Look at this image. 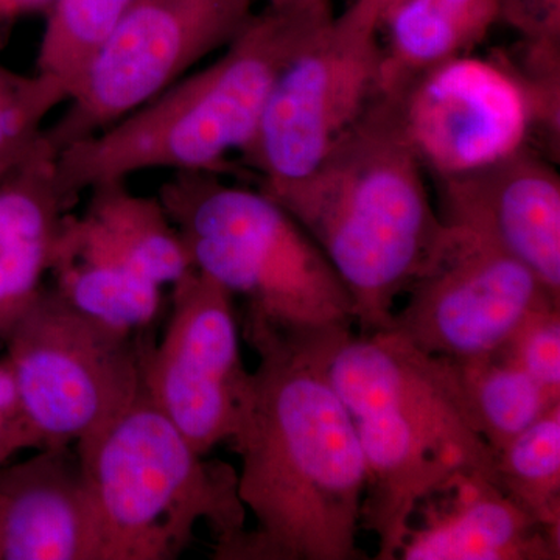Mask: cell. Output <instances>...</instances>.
Listing matches in <instances>:
<instances>
[{"mask_svg":"<svg viewBox=\"0 0 560 560\" xmlns=\"http://www.w3.org/2000/svg\"><path fill=\"white\" fill-rule=\"evenodd\" d=\"M243 335L259 364L230 442L254 528L213 558L366 559L359 547L366 466L348 410L279 331L245 320Z\"/></svg>","mask_w":560,"mask_h":560,"instance_id":"6da1fadb","label":"cell"},{"mask_svg":"<svg viewBox=\"0 0 560 560\" xmlns=\"http://www.w3.org/2000/svg\"><path fill=\"white\" fill-rule=\"evenodd\" d=\"M279 331V330H276ZM348 410L366 466L361 526L394 560L420 501L460 474L495 481V453L471 422L451 360L388 330L279 331Z\"/></svg>","mask_w":560,"mask_h":560,"instance_id":"7a4b0ae2","label":"cell"},{"mask_svg":"<svg viewBox=\"0 0 560 560\" xmlns=\"http://www.w3.org/2000/svg\"><path fill=\"white\" fill-rule=\"evenodd\" d=\"M423 171L397 102L375 94L315 171L260 189L323 250L352 298L360 331L388 329L397 300L447 237Z\"/></svg>","mask_w":560,"mask_h":560,"instance_id":"3957f363","label":"cell"},{"mask_svg":"<svg viewBox=\"0 0 560 560\" xmlns=\"http://www.w3.org/2000/svg\"><path fill=\"white\" fill-rule=\"evenodd\" d=\"M330 0L267 7L212 65L183 77L105 130L57 154L70 200L135 173H228V156L256 136L280 73L334 21Z\"/></svg>","mask_w":560,"mask_h":560,"instance_id":"277c9868","label":"cell"},{"mask_svg":"<svg viewBox=\"0 0 560 560\" xmlns=\"http://www.w3.org/2000/svg\"><path fill=\"white\" fill-rule=\"evenodd\" d=\"M73 448L97 518L98 560L178 559L198 523L212 529L217 555L246 529L237 470L195 451L143 386Z\"/></svg>","mask_w":560,"mask_h":560,"instance_id":"5b68a950","label":"cell"},{"mask_svg":"<svg viewBox=\"0 0 560 560\" xmlns=\"http://www.w3.org/2000/svg\"><path fill=\"white\" fill-rule=\"evenodd\" d=\"M191 264L279 331L355 326L352 298L311 235L265 191L173 173L158 194Z\"/></svg>","mask_w":560,"mask_h":560,"instance_id":"8992f818","label":"cell"},{"mask_svg":"<svg viewBox=\"0 0 560 560\" xmlns=\"http://www.w3.org/2000/svg\"><path fill=\"white\" fill-rule=\"evenodd\" d=\"M150 338L110 329L44 285L2 342L36 448L73 447L127 408Z\"/></svg>","mask_w":560,"mask_h":560,"instance_id":"52a82bcc","label":"cell"},{"mask_svg":"<svg viewBox=\"0 0 560 560\" xmlns=\"http://www.w3.org/2000/svg\"><path fill=\"white\" fill-rule=\"evenodd\" d=\"M254 0H136L44 130L55 153L156 97L248 25Z\"/></svg>","mask_w":560,"mask_h":560,"instance_id":"ba28073f","label":"cell"},{"mask_svg":"<svg viewBox=\"0 0 560 560\" xmlns=\"http://www.w3.org/2000/svg\"><path fill=\"white\" fill-rule=\"evenodd\" d=\"M377 33L335 16L280 73L243 158L260 189L302 179L377 94Z\"/></svg>","mask_w":560,"mask_h":560,"instance_id":"9c48e42d","label":"cell"},{"mask_svg":"<svg viewBox=\"0 0 560 560\" xmlns=\"http://www.w3.org/2000/svg\"><path fill=\"white\" fill-rule=\"evenodd\" d=\"M235 298L194 270L173 283L160 341L142 353V386L195 451L230 441L248 389Z\"/></svg>","mask_w":560,"mask_h":560,"instance_id":"30bf717a","label":"cell"},{"mask_svg":"<svg viewBox=\"0 0 560 560\" xmlns=\"http://www.w3.org/2000/svg\"><path fill=\"white\" fill-rule=\"evenodd\" d=\"M447 228L440 253L386 330L444 359L495 355L529 313L560 304V298L511 254Z\"/></svg>","mask_w":560,"mask_h":560,"instance_id":"8fae6325","label":"cell"},{"mask_svg":"<svg viewBox=\"0 0 560 560\" xmlns=\"http://www.w3.org/2000/svg\"><path fill=\"white\" fill-rule=\"evenodd\" d=\"M416 156L434 178L477 171L528 145V97L500 62L453 58L394 95Z\"/></svg>","mask_w":560,"mask_h":560,"instance_id":"7c38bea8","label":"cell"},{"mask_svg":"<svg viewBox=\"0 0 560 560\" xmlns=\"http://www.w3.org/2000/svg\"><path fill=\"white\" fill-rule=\"evenodd\" d=\"M436 187L442 223L511 254L560 298V176L550 162L525 145Z\"/></svg>","mask_w":560,"mask_h":560,"instance_id":"4fadbf2b","label":"cell"},{"mask_svg":"<svg viewBox=\"0 0 560 560\" xmlns=\"http://www.w3.org/2000/svg\"><path fill=\"white\" fill-rule=\"evenodd\" d=\"M97 518L75 448L0 467V560H98Z\"/></svg>","mask_w":560,"mask_h":560,"instance_id":"5bb4252c","label":"cell"},{"mask_svg":"<svg viewBox=\"0 0 560 560\" xmlns=\"http://www.w3.org/2000/svg\"><path fill=\"white\" fill-rule=\"evenodd\" d=\"M416 512L419 525H410L397 559H560V534L481 474L458 475L420 501Z\"/></svg>","mask_w":560,"mask_h":560,"instance_id":"9a60e30c","label":"cell"},{"mask_svg":"<svg viewBox=\"0 0 560 560\" xmlns=\"http://www.w3.org/2000/svg\"><path fill=\"white\" fill-rule=\"evenodd\" d=\"M75 202L58 183L57 153L44 138L0 180V342L46 285L62 221Z\"/></svg>","mask_w":560,"mask_h":560,"instance_id":"2e32d148","label":"cell"},{"mask_svg":"<svg viewBox=\"0 0 560 560\" xmlns=\"http://www.w3.org/2000/svg\"><path fill=\"white\" fill-rule=\"evenodd\" d=\"M88 191L83 212H69L62 223L61 237L70 245L161 289L195 270L160 197L136 194L120 179Z\"/></svg>","mask_w":560,"mask_h":560,"instance_id":"e0dca14e","label":"cell"},{"mask_svg":"<svg viewBox=\"0 0 560 560\" xmlns=\"http://www.w3.org/2000/svg\"><path fill=\"white\" fill-rule=\"evenodd\" d=\"M499 18L497 0H400L382 25L377 94L394 97L442 62L464 57L486 38Z\"/></svg>","mask_w":560,"mask_h":560,"instance_id":"ac0fdd59","label":"cell"},{"mask_svg":"<svg viewBox=\"0 0 560 560\" xmlns=\"http://www.w3.org/2000/svg\"><path fill=\"white\" fill-rule=\"evenodd\" d=\"M51 289L75 311L132 337L149 335L162 311V289L66 245L58 237Z\"/></svg>","mask_w":560,"mask_h":560,"instance_id":"d6986e66","label":"cell"},{"mask_svg":"<svg viewBox=\"0 0 560 560\" xmlns=\"http://www.w3.org/2000/svg\"><path fill=\"white\" fill-rule=\"evenodd\" d=\"M448 360L471 422L493 453L506 447L552 405L560 404L522 368L497 353Z\"/></svg>","mask_w":560,"mask_h":560,"instance_id":"ffe728a7","label":"cell"},{"mask_svg":"<svg viewBox=\"0 0 560 560\" xmlns=\"http://www.w3.org/2000/svg\"><path fill=\"white\" fill-rule=\"evenodd\" d=\"M495 482L530 517L560 534V404L495 453Z\"/></svg>","mask_w":560,"mask_h":560,"instance_id":"44dd1931","label":"cell"},{"mask_svg":"<svg viewBox=\"0 0 560 560\" xmlns=\"http://www.w3.org/2000/svg\"><path fill=\"white\" fill-rule=\"evenodd\" d=\"M136 0H54L40 36L38 69L60 81L69 97L92 58Z\"/></svg>","mask_w":560,"mask_h":560,"instance_id":"7402d4cb","label":"cell"},{"mask_svg":"<svg viewBox=\"0 0 560 560\" xmlns=\"http://www.w3.org/2000/svg\"><path fill=\"white\" fill-rule=\"evenodd\" d=\"M69 101V91L46 73L14 72L0 62V180L35 153L44 120Z\"/></svg>","mask_w":560,"mask_h":560,"instance_id":"603a6c76","label":"cell"},{"mask_svg":"<svg viewBox=\"0 0 560 560\" xmlns=\"http://www.w3.org/2000/svg\"><path fill=\"white\" fill-rule=\"evenodd\" d=\"M497 355L517 364L550 396L560 399V304L529 313Z\"/></svg>","mask_w":560,"mask_h":560,"instance_id":"cb8c5ba5","label":"cell"},{"mask_svg":"<svg viewBox=\"0 0 560 560\" xmlns=\"http://www.w3.org/2000/svg\"><path fill=\"white\" fill-rule=\"evenodd\" d=\"M500 21L522 36V43L560 47V0H497Z\"/></svg>","mask_w":560,"mask_h":560,"instance_id":"d4e9b609","label":"cell"},{"mask_svg":"<svg viewBox=\"0 0 560 560\" xmlns=\"http://www.w3.org/2000/svg\"><path fill=\"white\" fill-rule=\"evenodd\" d=\"M36 448L9 364L0 361V467L16 453Z\"/></svg>","mask_w":560,"mask_h":560,"instance_id":"484cf974","label":"cell"},{"mask_svg":"<svg viewBox=\"0 0 560 560\" xmlns=\"http://www.w3.org/2000/svg\"><path fill=\"white\" fill-rule=\"evenodd\" d=\"M54 0H0V27L38 11H47Z\"/></svg>","mask_w":560,"mask_h":560,"instance_id":"4316f807","label":"cell"},{"mask_svg":"<svg viewBox=\"0 0 560 560\" xmlns=\"http://www.w3.org/2000/svg\"><path fill=\"white\" fill-rule=\"evenodd\" d=\"M305 2H312V0H268V7H276V9H280V7L300 5V3Z\"/></svg>","mask_w":560,"mask_h":560,"instance_id":"83f0119b","label":"cell"}]
</instances>
